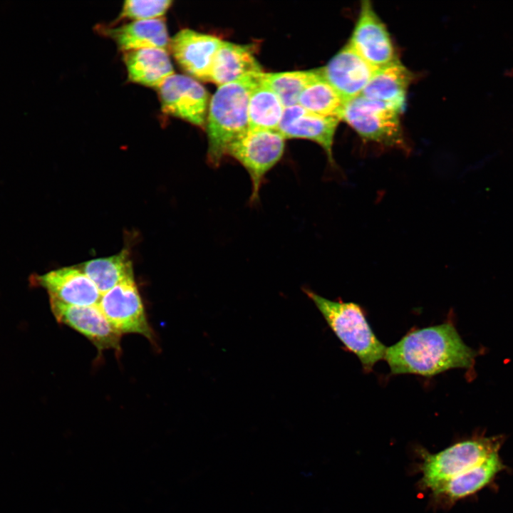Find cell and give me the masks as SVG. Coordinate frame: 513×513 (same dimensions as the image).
I'll use <instances>...</instances> for the list:
<instances>
[{
  "instance_id": "obj_1",
  "label": "cell",
  "mask_w": 513,
  "mask_h": 513,
  "mask_svg": "<svg viewBox=\"0 0 513 513\" xmlns=\"http://www.w3.org/2000/svg\"><path fill=\"white\" fill-rule=\"evenodd\" d=\"M476 352L450 322L417 328L387 347L384 359L393 375L432 377L452 368H470Z\"/></svg>"
},
{
  "instance_id": "obj_2",
  "label": "cell",
  "mask_w": 513,
  "mask_h": 513,
  "mask_svg": "<svg viewBox=\"0 0 513 513\" xmlns=\"http://www.w3.org/2000/svg\"><path fill=\"white\" fill-rule=\"evenodd\" d=\"M258 73L219 86L213 95L206 122L207 159L211 165L218 166L227 146L248 130L249 97Z\"/></svg>"
},
{
  "instance_id": "obj_3",
  "label": "cell",
  "mask_w": 513,
  "mask_h": 513,
  "mask_svg": "<svg viewBox=\"0 0 513 513\" xmlns=\"http://www.w3.org/2000/svg\"><path fill=\"white\" fill-rule=\"evenodd\" d=\"M304 291L344 347L358 357L364 371H371L384 359L387 347L375 336L358 304L329 300L309 289Z\"/></svg>"
},
{
  "instance_id": "obj_4",
  "label": "cell",
  "mask_w": 513,
  "mask_h": 513,
  "mask_svg": "<svg viewBox=\"0 0 513 513\" xmlns=\"http://www.w3.org/2000/svg\"><path fill=\"white\" fill-rule=\"evenodd\" d=\"M502 437H475L457 442L439 452L420 450L421 485L432 490L440 484L498 452Z\"/></svg>"
},
{
  "instance_id": "obj_5",
  "label": "cell",
  "mask_w": 513,
  "mask_h": 513,
  "mask_svg": "<svg viewBox=\"0 0 513 513\" xmlns=\"http://www.w3.org/2000/svg\"><path fill=\"white\" fill-rule=\"evenodd\" d=\"M400 113L388 104L359 95L345 103L341 120L366 142L406 150Z\"/></svg>"
},
{
  "instance_id": "obj_6",
  "label": "cell",
  "mask_w": 513,
  "mask_h": 513,
  "mask_svg": "<svg viewBox=\"0 0 513 513\" xmlns=\"http://www.w3.org/2000/svg\"><path fill=\"white\" fill-rule=\"evenodd\" d=\"M284 140L277 130L248 129L227 146L226 155L237 160L249 175L252 185L250 202L259 200L265 175L283 156Z\"/></svg>"
},
{
  "instance_id": "obj_7",
  "label": "cell",
  "mask_w": 513,
  "mask_h": 513,
  "mask_svg": "<svg viewBox=\"0 0 513 513\" xmlns=\"http://www.w3.org/2000/svg\"><path fill=\"white\" fill-rule=\"evenodd\" d=\"M98 306L120 335L137 333L155 342V335L134 278L126 279L101 294Z\"/></svg>"
},
{
  "instance_id": "obj_8",
  "label": "cell",
  "mask_w": 513,
  "mask_h": 513,
  "mask_svg": "<svg viewBox=\"0 0 513 513\" xmlns=\"http://www.w3.org/2000/svg\"><path fill=\"white\" fill-rule=\"evenodd\" d=\"M157 90L164 113L200 128L206 125L209 95L196 79L174 73Z\"/></svg>"
},
{
  "instance_id": "obj_9",
  "label": "cell",
  "mask_w": 513,
  "mask_h": 513,
  "mask_svg": "<svg viewBox=\"0 0 513 513\" xmlns=\"http://www.w3.org/2000/svg\"><path fill=\"white\" fill-rule=\"evenodd\" d=\"M348 43L376 69L398 61L390 33L369 1L361 2Z\"/></svg>"
},
{
  "instance_id": "obj_10",
  "label": "cell",
  "mask_w": 513,
  "mask_h": 513,
  "mask_svg": "<svg viewBox=\"0 0 513 513\" xmlns=\"http://www.w3.org/2000/svg\"><path fill=\"white\" fill-rule=\"evenodd\" d=\"M51 311L56 321L74 329L87 338L98 353L112 349L120 352L122 335L108 321L100 308L93 306H73L50 299Z\"/></svg>"
},
{
  "instance_id": "obj_11",
  "label": "cell",
  "mask_w": 513,
  "mask_h": 513,
  "mask_svg": "<svg viewBox=\"0 0 513 513\" xmlns=\"http://www.w3.org/2000/svg\"><path fill=\"white\" fill-rule=\"evenodd\" d=\"M222 41L215 36L185 28L170 38L169 50L189 76L209 81L213 61Z\"/></svg>"
},
{
  "instance_id": "obj_12",
  "label": "cell",
  "mask_w": 513,
  "mask_h": 513,
  "mask_svg": "<svg viewBox=\"0 0 513 513\" xmlns=\"http://www.w3.org/2000/svg\"><path fill=\"white\" fill-rule=\"evenodd\" d=\"M31 284L44 289L49 299L73 306H93L99 302L101 294L94 283L80 269L63 267L43 274H33Z\"/></svg>"
},
{
  "instance_id": "obj_13",
  "label": "cell",
  "mask_w": 513,
  "mask_h": 513,
  "mask_svg": "<svg viewBox=\"0 0 513 513\" xmlns=\"http://www.w3.org/2000/svg\"><path fill=\"white\" fill-rule=\"evenodd\" d=\"M319 70L346 103L361 95L376 68L347 43Z\"/></svg>"
},
{
  "instance_id": "obj_14",
  "label": "cell",
  "mask_w": 513,
  "mask_h": 513,
  "mask_svg": "<svg viewBox=\"0 0 513 513\" xmlns=\"http://www.w3.org/2000/svg\"><path fill=\"white\" fill-rule=\"evenodd\" d=\"M341 119L308 112L299 104L284 108L277 131L285 138H303L318 143L335 167L333 138Z\"/></svg>"
},
{
  "instance_id": "obj_15",
  "label": "cell",
  "mask_w": 513,
  "mask_h": 513,
  "mask_svg": "<svg viewBox=\"0 0 513 513\" xmlns=\"http://www.w3.org/2000/svg\"><path fill=\"white\" fill-rule=\"evenodd\" d=\"M504 468L499 453L495 452L431 490L432 496L440 503L450 504L484 488Z\"/></svg>"
},
{
  "instance_id": "obj_16",
  "label": "cell",
  "mask_w": 513,
  "mask_h": 513,
  "mask_svg": "<svg viewBox=\"0 0 513 513\" xmlns=\"http://www.w3.org/2000/svg\"><path fill=\"white\" fill-rule=\"evenodd\" d=\"M100 29L123 52L145 48L169 49L170 38L162 19L133 21L120 26Z\"/></svg>"
},
{
  "instance_id": "obj_17",
  "label": "cell",
  "mask_w": 513,
  "mask_h": 513,
  "mask_svg": "<svg viewBox=\"0 0 513 513\" xmlns=\"http://www.w3.org/2000/svg\"><path fill=\"white\" fill-rule=\"evenodd\" d=\"M123 61L131 82L157 90L175 73L168 51L165 49L145 48L126 51Z\"/></svg>"
},
{
  "instance_id": "obj_18",
  "label": "cell",
  "mask_w": 513,
  "mask_h": 513,
  "mask_svg": "<svg viewBox=\"0 0 513 513\" xmlns=\"http://www.w3.org/2000/svg\"><path fill=\"white\" fill-rule=\"evenodd\" d=\"M412 79L410 71L398 61L377 68L361 95L388 104L401 113Z\"/></svg>"
},
{
  "instance_id": "obj_19",
  "label": "cell",
  "mask_w": 513,
  "mask_h": 513,
  "mask_svg": "<svg viewBox=\"0 0 513 513\" xmlns=\"http://www.w3.org/2000/svg\"><path fill=\"white\" fill-rule=\"evenodd\" d=\"M261 72L252 46L222 41L213 61L209 82L221 86Z\"/></svg>"
},
{
  "instance_id": "obj_20",
  "label": "cell",
  "mask_w": 513,
  "mask_h": 513,
  "mask_svg": "<svg viewBox=\"0 0 513 513\" xmlns=\"http://www.w3.org/2000/svg\"><path fill=\"white\" fill-rule=\"evenodd\" d=\"M284 109L277 95L259 81L257 74L249 97L248 129L277 130Z\"/></svg>"
},
{
  "instance_id": "obj_21",
  "label": "cell",
  "mask_w": 513,
  "mask_h": 513,
  "mask_svg": "<svg viewBox=\"0 0 513 513\" xmlns=\"http://www.w3.org/2000/svg\"><path fill=\"white\" fill-rule=\"evenodd\" d=\"M81 269L94 283L101 294L119 283L133 278L132 261L125 249L111 256L89 260L82 265Z\"/></svg>"
},
{
  "instance_id": "obj_22",
  "label": "cell",
  "mask_w": 513,
  "mask_h": 513,
  "mask_svg": "<svg viewBox=\"0 0 513 513\" xmlns=\"http://www.w3.org/2000/svg\"><path fill=\"white\" fill-rule=\"evenodd\" d=\"M298 104L309 113L341 120L345 102L318 69L317 74L301 91Z\"/></svg>"
},
{
  "instance_id": "obj_23",
  "label": "cell",
  "mask_w": 513,
  "mask_h": 513,
  "mask_svg": "<svg viewBox=\"0 0 513 513\" xmlns=\"http://www.w3.org/2000/svg\"><path fill=\"white\" fill-rule=\"evenodd\" d=\"M318 69L274 73H258L259 81L270 88L279 98L284 108L298 104L305 86L317 74Z\"/></svg>"
},
{
  "instance_id": "obj_24",
  "label": "cell",
  "mask_w": 513,
  "mask_h": 513,
  "mask_svg": "<svg viewBox=\"0 0 513 513\" xmlns=\"http://www.w3.org/2000/svg\"><path fill=\"white\" fill-rule=\"evenodd\" d=\"M170 0H127L124 1L120 17L133 21L161 19L170 8Z\"/></svg>"
}]
</instances>
